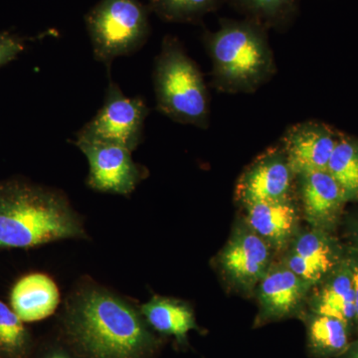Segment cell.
I'll return each instance as SVG.
<instances>
[{
    "label": "cell",
    "mask_w": 358,
    "mask_h": 358,
    "mask_svg": "<svg viewBox=\"0 0 358 358\" xmlns=\"http://www.w3.org/2000/svg\"><path fill=\"white\" fill-rule=\"evenodd\" d=\"M219 0H148V9L166 22H199L216 10Z\"/></svg>",
    "instance_id": "20"
},
{
    "label": "cell",
    "mask_w": 358,
    "mask_h": 358,
    "mask_svg": "<svg viewBox=\"0 0 358 358\" xmlns=\"http://www.w3.org/2000/svg\"><path fill=\"white\" fill-rule=\"evenodd\" d=\"M60 294L48 275L31 274L16 282L11 292V306L22 322L46 319L55 312Z\"/></svg>",
    "instance_id": "14"
},
{
    "label": "cell",
    "mask_w": 358,
    "mask_h": 358,
    "mask_svg": "<svg viewBox=\"0 0 358 358\" xmlns=\"http://www.w3.org/2000/svg\"><path fill=\"white\" fill-rule=\"evenodd\" d=\"M143 313L157 331L179 339L196 327L192 310L178 301L155 298L143 306Z\"/></svg>",
    "instance_id": "18"
},
{
    "label": "cell",
    "mask_w": 358,
    "mask_h": 358,
    "mask_svg": "<svg viewBox=\"0 0 358 358\" xmlns=\"http://www.w3.org/2000/svg\"><path fill=\"white\" fill-rule=\"evenodd\" d=\"M343 358H358V341L350 345V348L343 353Z\"/></svg>",
    "instance_id": "25"
},
{
    "label": "cell",
    "mask_w": 358,
    "mask_h": 358,
    "mask_svg": "<svg viewBox=\"0 0 358 358\" xmlns=\"http://www.w3.org/2000/svg\"><path fill=\"white\" fill-rule=\"evenodd\" d=\"M154 85L159 112L181 124L208 126L209 95L203 76L176 37L166 36L162 41Z\"/></svg>",
    "instance_id": "4"
},
{
    "label": "cell",
    "mask_w": 358,
    "mask_h": 358,
    "mask_svg": "<svg viewBox=\"0 0 358 358\" xmlns=\"http://www.w3.org/2000/svg\"><path fill=\"white\" fill-rule=\"evenodd\" d=\"M293 176L282 148H272L242 174L238 181L237 199L245 206L289 200Z\"/></svg>",
    "instance_id": "8"
},
{
    "label": "cell",
    "mask_w": 358,
    "mask_h": 358,
    "mask_svg": "<svg viewBox=\"0 0 358 358\" xmlns=\"http://www.w3.org/2000/svg\"><path fill=\"white\" fill-rule=\"evenodd\" d=\"M148 9L141 0H100L85 16L94 58L107 66L140 50L150 33Z\"/></svg>",
    "instance_id": "5"
},
{
    "label": "cell",
    "mask_w": 358,
    "mask_h": 358,
    "mask_svg": "<svg viewBox=\"0 0 358 358\" xmlns=\"http://www.w3.org/2000/svg\"><path fill=\"white\" fill-rule=\"evenodd\" d=\"M150 114L141 96H127L110 80L103 107L78 131L76 141L109 143L133 152L143 141L145 119Z\"/></svg>",
    "instance_id": "6"
},
{
    "label": "cell",
    "mask_w": 358,
    "mask_h": 358,
    "mask_svg": "<svg viewBox=\"0 0 358 358\" xmlns=\"http://www.w3.org/2000/svg\"><path fill=\"white\" fill-rule=\"evenodd\" d=\"M82 233L57 192L24 181L0 182V248H29Z\"/></svg>",
    "instance_id": "1"
},
{
    "label": "cell",
    "mask_w": 358,
    "mask_h": 358,
    "mask_svg": "<svg viewBox=\"0 0 358 358\" xmlns=\"http://www.w3.org/2000/svg\"><path fill=\"white\" fill-rule=\"evenodd\" d=\"M338 263L334 245L326 235L313 231L301 235L287 258V266L310 286L333 272Z\"/></svg>",
    "instance_id": "12"
},
{
    "label": "cell",
    "mask_w": 358,
    "mask_h": 358,
    "mask_svg": "<svg viewBox=\"0 0 358 358\" xmlns=\"http://www.w3.org/2000/svg\"><path fill=\"white\" fill-rule=\"evenodd\" d=\"M24 40L9 32H0V67L15 60L24 50Z\"/></svg>",
    "instance_id": "23"
},
{
    "label": "cell",
    "mask_w": 358,
    "mask_h": 358,
    "mask_svg": "<svg viewBox=\"0 0 358 358\" xmlns=\"http://www.w3.org/2000/svg\"><path fill=\"white\" fill-rule=\"evenodd\" d=\"M308 287L288 267L268 268L259 286L264 313L272 319L286 317L299 307Z\"/></svg>",
    "instance_id": "13"
},
{
    "label": "cell",
    "mask_w": 358,
    "mask_h": 358,
    "mask_svg": "<svg viewBox=\"0 0 358 358\" xmlns=\"http://www.w3.org/2000/svg\"><path fill=\"white\" fill-rule=\"evenodd\" d=\"M348 327L343 320L315 313L308 324L313 352L322 357L343 355L350 346Z\"/></svg>",
    "instance_id": "19"
},
{
    "label": "cell",
    "mask_w": 358,
    "mask_h": 358,
    "mask_svg": "<svg viewBox=\"0 0 358 358\" xmlns=\"http://www.w3.org/2000/svg\"><path fill=\"white\" fill-rule=\"evenodd\" d=\"M26 333L22 320L0 301V350L17 353L25 345Z\"/></svg>",
    "instance_id": "22"
},
{
    "label": "cell",
    "mask_w": 358,
    "mask_h": 358,
    "mask_svg": "<svg viewBox=\"0 0 358 358\" xmlns=\"http://www.w3.org/2000/svg\"><path fill=\"white\" fill-rule=\"evenodd\" d=\"M350 272H352L353 291H355V313H357L355 322L358 324V261L350 265Z\"/></svg>",
    "instance_id": "24"
},
{
    "label": "cell",
    "mask_w": 358,
    "mask_h": 358,
    "mask_svg": "<svg viewBox=\"0 0 358 358\" xmlns=\"http://www.w3.org/2000/svg\"><path fill=\"white\" fill-rule=\"evenodd\" d=\"M205 41L213 64V82L226 92H251L275 69L265 26L254 20L220 21Z\"/></svg>",
    "instance_id": "2"
},
{
    "label": "cell",
    "mask_w": 358,
    "mask_h": 358,
    "mask_svg": "<svg viewBox=\"0 0 358 358\" xmlns=\"http://www.w3.org/2000/svg\"><path fill=\"white\" fill-rule=\"evenodd\" d=\"M303 211L317 228H329L338 221L346 203L345 193L327 171L299 176Z\"/></svg>",
    "instance_id": "11"
},
{
    "label": "cell",
    "mask_w": 358,
    "mask_h": 358,
    "mask_svg": "<svg viewBox=\"0 0 358 358\" xmlns=\"http://www.w3.org/2000/svg\"><path fill=\"white\" fill-rule=\"evenodd\" d=\"M315 310L317 315L343 320L348 326L355 322L357 313L350 266L331 275L315 300Z\"/></svg>",
    "instance_id": "16"
},
{
    "label": "cell",
    "mask_w": 358,
    "mask_h": 358,
    "mask_svg": "<svg viewBox=\"0 0 358 358\" xmlns=\"http://www.w3.org/2000/svg\"><path fill=\"white\" fill-rule=\"evenodd\" d=\"M74 329L80 343L96 358H134L147 345L136 313L110 294L93 292L79 303Z\"/></svg>",
    "instance_id": "3"
},
{
    "label": "cell",
    "mask_w": 358,
    "mask_h": 358,
    "mask_svg": "<svg viewBox=\"0 0 358 358\" xmlns=\"http://www.w3.org/2000/svg\"><path fill=\"white\" fill-rule=\"evenodd\" d=\"M248 14L251 20L261 24L280 26L288 22L296 10L298 0H232Z\"/></svg>",
    "instance_id": "21"
},
{
    "label": "cell",
    "mask_w": 358,
    "mask_h": 358,
    "mask_svg": "<svg viewBox=\"0 0 358 358\" xmlns=\"http://www.w3.org/2000/svg\"><path fill=\"white\" fill-rule=\"evenodd\" d=\"M250 229L275 248H282L293 236L298 214L289 200L261 202L246 206Z\"/></svg>",
    "instance_id": "15"
},
{
    "label": "cell",
    "mask_w": 358,
    "mask_h": 358,
    "mask_svg": "<svg viewBox=\"0 0 358 358\" xmlns=\"http://www.w3.org/2000/svg\"><path fill=\"white\" fill-rule=\"evenodd\" d=\"M268 247L270 245L251 229L240 231L223 250L221 267L233 282L251 288L260 282L270 268Z\"/></svg>",
    "instance_id": "10"
},
{
    "label": "cell",
    "mask_w": 358,
    "mask_h": 358,
    "mask_svg": "<svg viewBox=\"0 0 358 358\" xmlns=\"http://www.w3.org/2000/svg\"><path fill=\"white\" fill-rule=\"evenodd\" d=\"M338 138V131L322 122L292 127L285 134L282 148L294 176L327 171Z\"/></svg>",
    "instance_id": "9"
},
{
    "label": "cell",
    "mask_w": 358,
    "mask_h": 358,
    "mask_svg": "<svg viewBox=\"0 0 358 358\" xmlns=\"http://www.w3.org/2000/svg\"><path fill=\"white\" fill-rule=\"evenodd\" d=\"M51 358H65V357H60V355H56V357H51Z\"/></svg>",
    "instance_id": "26"
},
{
    "label": "cell",
    "mask_w": 358,
    "mask_h": 358,
    "mask_svg": "<svg viewBox=\"0 0 358 358\" xmlns=\"http://www.w3.org/2000/svg\"><path fill=\"white\" fill-rule=\"evenodd\" d=\"M88 159V185L98 192L129 194L134 192L143 173L131 159L128 148L109 143L75 141Z\"/></svg>",
    "instance_id": "7"
},
{
    "label": "cell",
    "mask_w": 358,
    "mask_h": 358,
    "mask_svg": "<svg viewBox=\"0 0 358 358\" xmlns=\"http://www.w3.org/2000/svg\"><path fill=\"white\" fill-rule=\"evenodd\" d=\"M345 193L346 201H358V138L338 133L327 167Z\"/></svg>",
    "instance_id": "17"
}]
</instances>
